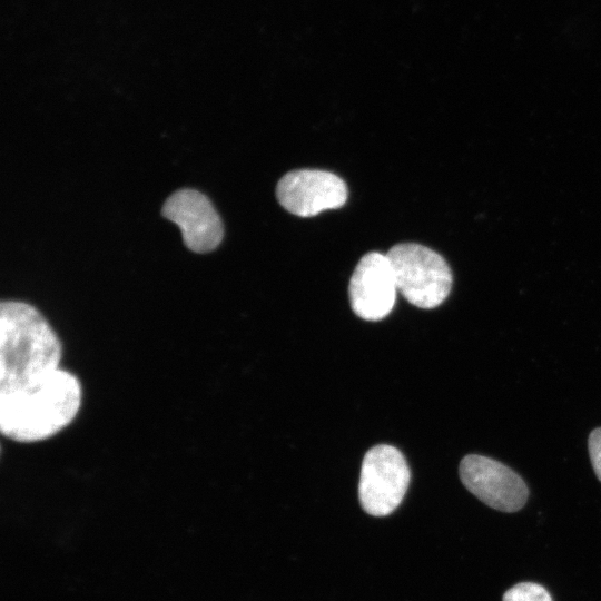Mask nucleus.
Here are the masks:
<instances>
[{"mask_svg": "<svg viewBox=\"0 0 601 601\" xmlns=\"http://www.w3.org/2000/svg\"><path fill=\"white\" fill-rule=\"evenodd\" d=\"M61 343L32 305H0V396L32 388L60 368Z\"/></svg>", "mask_w": 601, "mask_h": 601, "instance_id": "obj_1", "label": "nucleus"}, {"mask_svg": "<svg viewBox=\"0 0 601 601\" xmlns=\"http://www.w3.org/2000/svg\"><path fill=\"white\" fill-rule=\"evenodd\" d=\"M81 404V385L59 368L39 385L0 396L1 433L18 442L51 437L71 423Z\"/></svg>", "mask_w": 601, "mask_h": 601, "instance_id": "obj_2", "label": "nucleus"}, {"mask_svg": "<svg viewBox=\"0 0 601 601\" xmlns=\"http://www.w3.org/2000/svg\"><path fill=\"white\" fill-rule=\"evenodd\" d=\"M397 290L412 305L434 308L449 296L453 276L445 259L433 249L414 243L387 252Z\"/></svg>", "mask_w": 601, "mask_h": 601, "instance_id": "obj_3", "label": "nucleus"}, {"mask_svg": "<svg viewBox=\"0 0 601 601\" xmlns=\"http://www.w3.org/2000/svg\"><path fill=\"white\" fill-rule=\"evenodd\" d=\"M411 480L404 455L394 446L380 444L365 454L358 482L363 510L374 516L391 514L402 502Z\"/></svg>", "mask_w": 601, "mask_h": 601, "instance_id": "obj_4", "label": "nucleus"}, {"mask_svg": "<svg viewBox=\"0 0 601 601\" xmlns=\"http://www.w3.org/2000/svg\"><path fill=\"white\" fill-rule=\"evenodd\" d=\"M459 473L463 485L490 508L515 512L525 504L528 486L520 475L501 462L470 454L461 461Z\"/></svg>", "mask_w": 601, "mask_h": 601, "instance_id": "obj_5", "label": "nucleus"}, {"mask_svg": "<svg viewBox=\"0 0 601 601\" xmlns=\"http://www.w3.org/2000/svg\"><path fill=\"white\" fill-rule=\"evenodd\" d=\"M276 197L287 211L311 217L342 207L347 199V187L344 180L333 173L297 169L279 179Z\"/></svg>", "mask_w": 601, "mask_h": 601, "instance_id": "obj_6", "label": "nucleus"}, {"mask_svg": "<svg viewBox=\"0 0 601 601\" xmlns=\"http://www.w3.org/2000/svg\"><path fill=\"white\" fill-rule=\"evenodd\" d=\"M397 286L386 254L371 252L356 265L348 285L354 313L365 321H381L395 304Z\"/></svg>", "mask_w": 601, "mask_h": 601, "instance_id": "obj_7", "label": "nucleus"}, {"mask_svg": "<svg viewBox=\"0 0 601 601\" xmlns=\"http://www.w3.org/2000/svg\"><path fill=\"white\" fill-rule=\"evenodd\" d=\"M162 215L179 227L184 244L191 252H211L223 240L220 217L210 200L198 190L175 191L165 201Z\"/></svg>", "mask_w": 601, "mask_h": 601, "instance_id": "obj_8", "label": "nucleus"}, {"mask_svg": "<svg viewBox=\"0 0 601 601\" xmlns=\"http://www.w3.org/2000/svg\"><path fill=\"white\" fill-rule=\"evenodd\" d=\"M503 601H552L548 590L533 582H521L503 594Z\"/></svg>", "mask_w": 601, "mask_h": 601, "instance_id": "obj_9", "label": "nucleus"}, {"mask_svg": "<svg viewBox=\"0 0 601 601\" xmlns=\"http://www.w3.org/2000/svg\"><path fill=\"white\" fill-rule=\"evenodd\" d=\"M588 446L594 473L601 482V427L590 433Z\"/></svg>", "mask_w": 601, "mask_h": 601, "instance_id": "obj_10", "label": "nucleus"}]
</instances>
